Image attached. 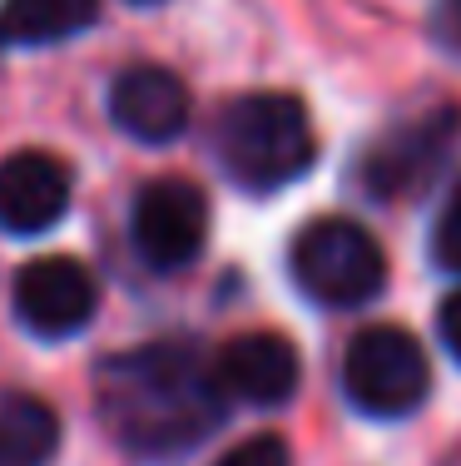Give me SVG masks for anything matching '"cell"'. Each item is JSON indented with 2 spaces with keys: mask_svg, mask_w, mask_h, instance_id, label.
Here are the masks:
<instances>
[{
  "mask_svg": "<svg viewBox=\"0 0 461 466\" xmlns=\"http://www.w3.org/2000/svg\"><path fill=\"white\" fill-rule=\"evenodd\" d=\"M436 338H442V348L461 362V293H452L442 303V313H436Z\"/></svg>",
  "mask_w": 461,
  "mask_h": 466,
  "instance_id": "2e32d148",
  "label": "cell"
},
{
  "mask_svg": "<svg viewBox=\"0 0 461 466\" xmlns=\"http://www.w3.org/2000/svg\"><path fill=\"white\" fill-rule=\"evenodd\" d=\"M446 149H452V115L442 109L422 125L382 139L362 164V184H367L372 198H412L446 164Z\"/></svg>",
  "mask_w": 461,
  "mask_h": 466,
  "instance_id": "30bf717a",
  "label": "cell"
},
{
  "mask_svg": "<svg viewBox=\"0 0 461 466\" xmlns=\"http://www.w3.org/2000/svg\"><path fill=\"white\" fill-rule=\"evenodd\" d=\"M432 35H436V46H446V50L461 55V0H436Z\"/></svg>",
  "mask_w": 461,
  "mask_h": 466,
  "instance_id": "9a60e30c",
  "label": "cell"
},
{
  "mask_svg": "<svg viewBox=\"0 0 461 466\" xmlns=\"http://www.w3.org/2000/svg\"><path fill=\"white\" fill-rule=\"evenodd\" d=\"M95 402L109 437L139 461L194 451L228 412L214 368L189 342H149L105 358L95 372Z\"/></svg>",
  "mask_w": 461,
  "mask_h": 466,
  "instance_id": "6da1fadb",
  "label": "cell"
},
{
  "mask_svg": "<svg viewBox=\"0 0 461 466\" xmlns=\"http://www.w3.org/2000/svg\"><path fill=\"white\" fill-rule=\"evenodd\" d=\"M60 451V417L35 392H0V466H45Z\"/></svg>",
  "mask_w": 461,
  "mask_h": 466,
  "instance_id": "7c38bea8",
  "label": "cell"
},
{
  "mask_svg": "<svg viewBox=\"0 0 461 466\" xmlns=\"http://www.w3.org/2000/svg\"><path fill=\"white\" fill-rule=\"evenodd\" d=\"M100 20V0H5L0 5V50H40L75 40Z\"/></svg>",
  "mask_w": 461,
  "mask_h": 466,
  "instance_id": "8fae6325",
  "label": "cell"
},
{
  "mask_svg": "<svg viewBox=\"0 0 461 466\" xmlns=\"http://www.w3.org/2000/svg\"><path fill=\"white\" fill-rule=\"evenodd\" d=\"M288 268L303 298L333 313L367 308L387 288V253L353 218H313L288 248Z\"/></svg>",
  "mask_w": 461,
  "mask_h": 466,
  "instance_id": "3957f363",
  "label": "cell"
},
{
  "mask_svg": "<svg viewBox=\"0 0 461 466\" xmlns=\"http://www.w3.org/2000/svg\"><path fill=\"white\" fill-rule=\"evenodd\" d=\"M135 5H154V0H135Z\"/></svg>",
  "mask_w": 461,
  "mask_h": 466,
  "instance_id": "e0dca14e",
  "label": "cell"
},
{
  "mask_svg": "<svg viewBox=\"0 0 461 466\" xmlns=\"http://www.w3.org/2000/svg\"><path fill=\"white\" fill-rule=\"evenodd\" d=\"M194 95L169 65H129L109 85V119L139 144H174L189 129Z\"/></svg>",
  "mask_w": 461,
  "mask_h": 466,
  "instance_id": "ba28073f",
  "label": "cell"
},
{
  "mask_svg": "<svg viewBox=\"0 0 461 466\" xmlns=\"http://www.w3.org/2000/svg\"><path fill=\"white\" fill-rule=\"evenodd\" d=\"M432 263L442 273H456L461 279V188L442 204L436 214V228H432Z\"/></svg>",
  "mask_w": 461,
  "mask_h": 466,
  "instance_id": "4fadbf2b",
  "label": "cell"
},
{
  "mask_svg": "<svg viewBox=\"0 0 461 466\" xmlns=\"http://www.w3.org/2000/svg\"><path fill=\"white\" fill-rule=\"evenodd\" d=\"M214 154L218 169L228 174L244 194H278L293 179H303L317 159L313 119L303 99L283 90L238 95L224 105L214 125Z\"/></svg>",
  "mask_w": 461,
  "mask_h": 466,
  "instance_id": "7a4b0ae2",
  "label": "cell"
},
{
  "mask_svg": "<svg viewBox=\"0 0 461 466\" xmlns=\"http://www.w3.org/2000/svg\"><path fill=\"white\" fill-rule=\"evenodd\" d=\"M218 466H293V457H288V441L263 431V437H248L234 451H224Z\"/></svg>",
  "mask_w": 461,
  "mask_h": 466,
  "instance_id": "5bb4252c",
  "label": "cell"
},
{
  "mask_svg": "<svg viewBox=\"0 0 461 466\" xmlns=\"http://www.w3.org/2000/svg\"><path fill=\"white\" fill-rule=\"evenodd\" d=\"M214 382L228 402H248V407H283L293 402L303 382V362L283 332H238L218 348V358L208 362Z\"/></svg>",
  "mask_w": 461,
  "mask_h": 466,
  "instance_id": "52a82bcc",
  "label": "cell"
},
{
  "mask_svg": "<svg viewBox=\"0 0 461 466\" xmlns=\"http://www.w3.org/2000/svg\"><path fill=\"white\" fill-rule=\"evenodd\" d=\"M129 243L139 263L154 273H184L204 258L208 243V198L189 179H154L135 198L129 214Z\"/></svg>",
  "mask_w": 461,
  "mask_h": 466,
  "instance_id": "5b68a950",
  "label": "cell"
},
{
  "mask_svg": "<svg viewBox=\"0 0 461 466\" xmlns=\"http://www.w3.org/2000/svg\"><path fill=\"white\" fill-rule=\"evenodd\" d=\"M10 308H15L20 328L40 342H65L80 338L95 323V308H100V283L70 253H50V258H30L15 273L10 288Z\"/></svg>",
  "mask_w": 461,
  "mask_h": 466,
  "instance_id": "8992f818",
  "label": "cell"
},
{
  "mask_svg": "<svg viewBox=\"0 0 461 466\" xmlns=\"http://www.w3.org/2000/svg\"><path fill=\"white\" fill-rule=\"evenodd\" d=\"M70 164L45 149H20L0 159V233H10V238L50 233L70 214Z\"/></svg>",
  "mask_w": 461,
  "mask_h": 466,
  "instance_id": "9c48e42d",
  "label": "cell"
},
{
  "mask_svg": "<svg viewBox=\"0 0 461 466\" xmlns=\"http://www.w3.org/2000/svg\"><path fill=\"white\" fill-rule=\"evenodd\" d=\"M426 392H432V362L407 328L372 323L353 332L343 352V397L362 417H412L426 402Z\"/></svg>",
  "mask_w": 461,
  "mask_h": 466,
  "instance_id": "277c9868",
  "label": "cell"
}]
</instances>
